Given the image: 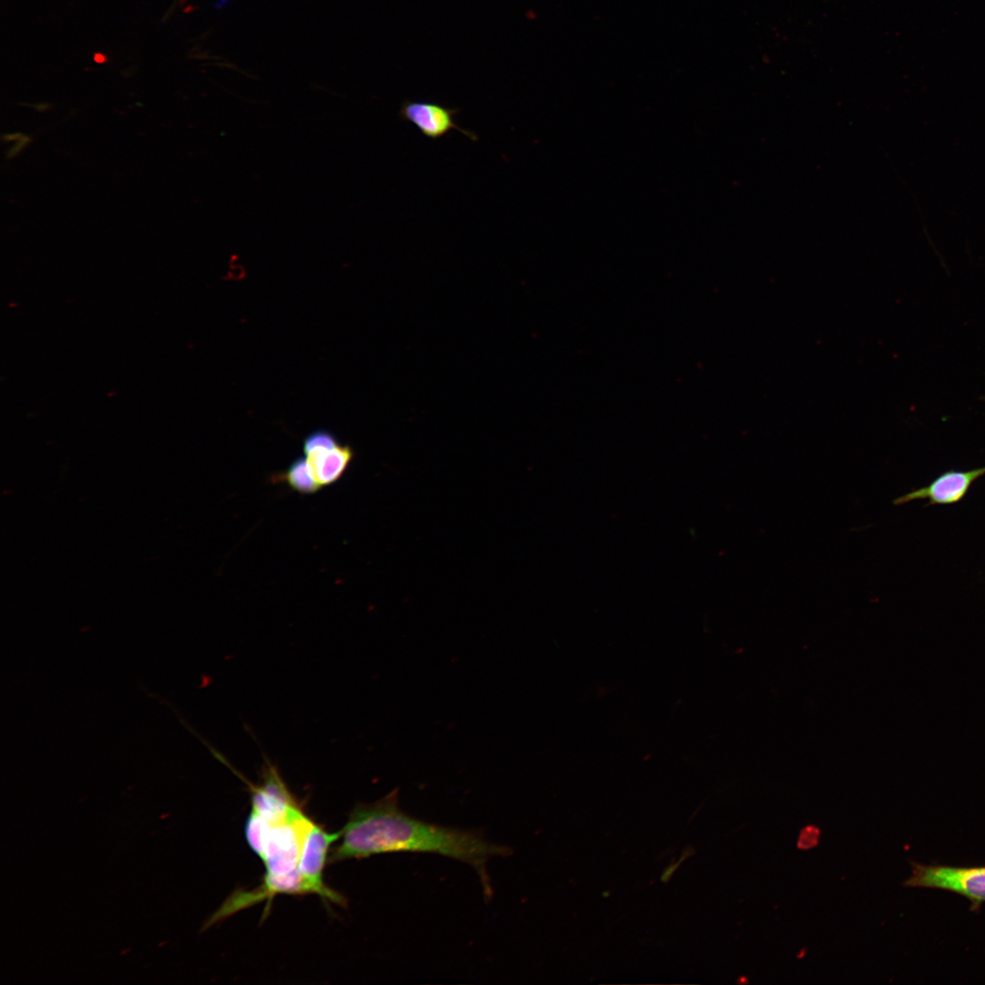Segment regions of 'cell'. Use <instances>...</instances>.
Wrapping results in <instances>:
<instances>
[{
	"label": "cell",
	"mask_w": 985,
	"mask_h": 985,
	"mask_svg": "<svg viewBox=\"0 0 985 985\" xmlns=\"http://www.w3.org/2000/svg\"><path fill=\"white\" fill-rule=\"evenodd\" d=\"M985 475V467L969 471L949 470L938 474L928 485L912 490L896 500L904 504L916 500H927L928 505H949L960 502L975 481Z\"/></svg>",
	"instance_id": "obj_5"
},
{
	"label": "cell",
	"mask_w": 985,
	"mask_h": 985,
	"mask_svg": "<svg viewBox=\"0 0 985 985\" xmlns=\"http://www.w3.org/2000/svg\"><path fill=\"white\" fill-rule=\"evenodd\" d=\"M398 792L394 789L374 803L353 808L330 861L398 852L440 855L472 866L485 897L490 898L493 890L486 864L493 857L509 855L511 849L479 832L428 823L406 814L399 806Z\"/></svg>",
	"instance_id": "obj_1"
},
{
	"label": "cell",
	"mask_w": 985,
	"mask_h": 985,
	"mask_svg": "<svg viewBox=\"0 0 985 985\" xmlns=\"http://www.w3.org/2000/svg\"><path fill=\"white\" fill-rule=\"evenodd\" d=\"M270 826L268 821L251 810L245 824V837L249 846L258 856L262 854Z\"/></svg>",
	"instance_id": "obj_10"
},
{
	"label": "cell",
	"mask_w": 985,
	"mask_h": 985,
	"mask_svg": "<svg viewBox=\"0 0 985 985\" xmlns=\"http://www.w3.org/2000/svg\"><path fill=\"white\" fill-rule=\"evenodd\" d=\"M819 828L813 824L807 825L800 832L797 846L804 850L814 847L819 842Z\"/></svg>",
	"instance_id": "obj_12"
},
{
	"label": "cell",
	"mask_w": 985,
	"mask_h": 985,
	"mask_svg": "<svg viewBox=\"0 0 985 985\" xmlns=\"http://www.w3.org/2000/svg\"><path fill=\"white\" fill-rule=\"evenodd\" d=\"M341 836V831L328 833L323 826L311 821L303 839L298 871L314 893L323 898L345 905V899L337 892L327 886L323 881V870L327 859L328 848Z\"/></svg>",
	"instance_id": "obj_4"
},
{
	"label": "cell",
	"mask_w": 985,
	"mask_h": 985,
	"mask_svg": "<svg viewBox=\"0 0 985 985\" xmlns=\"http://www.w3.org/2000/svg\"><path fill=\"white\" fill-rule=\"evenodd\" d=\"M912 874L905 886L936 888L963 896L972 908L985 902V866H950L911 863Z\"/></svg>",
	"instance_id": "obj_3"
},
{
	"label": "cell",
	"mask_w": 985,
	"mask_h": 985,
	"mask_svg": "<svg viewBox=\"0 0 985 985\" xmlns=\"http://www.w3.org/2000/svg\"><path fill=\"white\" fill-rule=\"evenodd\" d=\"M251 791L252 811L270 824L285 819L300 806L282 779L275 766L268 764L264 769L262 782L258 785L248 783Z\"/></svg>",
	"instance_id": "obj_6"
},
{
	"label": "cell",
	"mask_w": 985,
	"mask_h": 985,
	"mask_svg": "<svg viewBox=\"0 0 985 985\" xmlns=\"http://www.w3.org/2000/svg\"><path fill=\"white\" fill-rule=\"evenodd\" d=\"M27 142H28V138L21 139L20 141L16 144V146H14L11 149V150L9 151V156H11V155L14 156L15 154H16L20 150H22L23 146L26 145Z\"/></svg>",
	"instance_id": "obj_13"
},
{
	"label": "cell",
	"mask_w": 985,
	"mask_h": 985,
	"mask_svg": "<svg viewBox=\"0 0 985 985\" xmlns=\"http://www.w3.org/2000/svg\"><path fill=\"white\" fill-rule=\"evenodd\" d=\"M311 821L298 806L285 819L271 824L259 856L265 866L264 876H282L298 870L305 832Z\"/></svg>",
	"instance_id": "obj_2"
},
{
	"label": "cell",
	"mask_w": 985,
	"mask_h": 985,
	"mask_svg": "<svg viewBox=\"0 0 985 985\" xmlns=\"http://www.w3.org/2000/svg\"><path fill=\"white\" fill-rule=\"evenodd\" d=\"M337 445V439L332 433L327 430H316L306 438L303 449L306 456L313 452L333 449Z\"/></svg>",
	"instance_id": "obj_11"
},
{
	"label": "cell",
	"mask_w": 985,
	"mask_h": 985,
	"mask_svg": "<svg viewBox=\"0 0 985 985\" xmlns=\"http://www.w3.org/2000/svg\"><path fill=\"white\" fill-rule=\"evenodd\" d=\"M352 458V449L343 445L306 455V460L320 486L337 482L349 465Z\"/></svg>",
	"instance_id": "obj_8"
},
{
	"label": "cell",
	"mask_w": 985,
	"mask_h": 985,
	"mask_svg": "<svg viewBox=\"0 0 985 985\" xmlns=\"http://www.w3.org/2000/svg\"><path fill=\"white\" fill-rule=\"evenodd\" d=\"M458 109L428 100H406L399 110L401 119L410 122L426 138L439 140L455 130L472 140L476 134L461 128L455 121Z\"/></svg>",
	"instance_id": "obj_7"
},
{
	"label": "cell",
	"mask_w": 985,
	"mask_h": 985,
	"mask_svg": "<svg viewBox=\"0 0 985 985\" xmlns=\"http://www.w3.org/2000/svg\"><path fill=\"white\" fill-rule=\"evenodd\" d=\"M284 479L292 489L302 493H313L321 487L306 458L296 460L285 472Z\"/></svg>",
	"instance_id": "obj_9"
}]
</instances>
